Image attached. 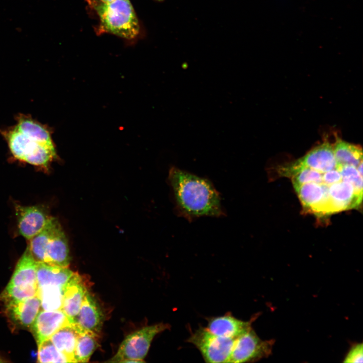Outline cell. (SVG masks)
<instances>
[{
    "label": "cell",
    "instance_id": "cell-1",
    "mask_svg": "<svg viewBox=\"0 0 363 363\" xmlns=\"http://www.w3.org/2000/svg\"><path fill=\"white\" fill-rule=\"evenodd\" d=\"M168 178L178 216L192 221L200 217L225 215L220 194L207 178L175 166L170 168Z\"/></svg>",
    "mask_w": 363,
    "mask_h": 363
},
{
    "label": "cell",
    "instance_id": "cell-2",
    "mask_svg": "<svg viewBox=\"0 0 363 363\" xmlns=\"http://www.w3.org/2000/svg\"><path fill=\"white\" fill-rule=\"evenodd\" d=\"M86 1L99 18L97 33H111L127 39H134L139 34V21L130 0H114L109 3Z\"/></svg>",
    "mask_w": 363,
    "mask_h": 363
},
{
    "label": "cell",
    "instance_id": "cell-3",
    "mask_svg": "<svg viewBox=\"0 0 363 363\" xmlns=\"http://www.w3.org/2000/svg\"><path fill=\"white\" fill-rule=\"evenodd\" d=\"M29 241L27 248L37 262L68 267L71 258L68 240L56 218L50 217L44 228Z\"/></svg>",
    "mask_w": 363,
    "mask_h": 363
},
{
    "label": "cell",
    "instance_id": "cell-4",
    "mask_svg": "<svg viewBox=\"0 0 363 363\" xmlns=\"http://www.w3.org/2000/svg\"><path fill=\"white\" fill-rule=\"evenodd\" d=\"M13 156L17 160L47 169L57 158L53 142L26 134L14 125L0 130Z\"/></svg>",
    "mask_w": 363,
    "mask_h": 363
},
{
    "label": "cell",
    "instance_id": "cell-5",
    "mask_svg": "<svg viewBox=\"0 0 363 363\" xmlns=\"http://www.w3.org/2000/svg\"><path fill=\"white\" fill-rule=\"evenodd\" d=\"M167 323H160L144 327L126 337L116 353L106 362H143L151 343L158 334L169 329Z\"/></svg>",
    "mask_w": 363,
    "mask_h": 363
},
{
    "label": "cell",
    "instance_id": "cell-6",
    "mask_svg": "<svg viewBox=\"0 0 363 363\" xmlns=\"http://www.w3.org/2000/svg\"><path fill=\"white\" fill-rule=\"evenodd\" d=\"M235 339L215 335L206 327H200L187 341L200 351L205 362L221 363L229 362Z\"/></svg>",
    "mask_w": 363,
    "mask_h": 363
},
{
    "label": "cell",
    "instance_id": "cell-7",
    "mask_svg": "<svg viewBox=\"0 0 363 363\" xmlns=\"http://www.w3.org/2000/svg\"><path fill=\"white\" fill-rule=\"evenodd\" d=\"M270 341L261 339L252 327L235 339L229 362H253L269 355Z\"/></svg>",
    "mask_w": 363,
    "mask_h": 363
},
{
    "label": "cell",
    "instance_id": "cell-8",
    "mask_svg": "<svg viewBox=\"0 0 363 363\" xmlns=\"http://www.w3.org/2000/svg\"><path fill=\"white\" fill-rule=\"evenodd\" d=\"M3 305L5 316L13 327L29 330L41 309L40 300L37 295Z\"/></svg>",
    "mask_w": 363,
    "mask_h": 363
},
{
    "label": "cell",
    "instance_id": "cell-9",
    "mask_svg": "<svg viewBox=\"0 0 363 363\" xmlns=\"http://www.w3.org/2000/svg\"><path fill=\"white\" fill-rule=\"evenodd\" d=\"M16 212L19 233L28 240L44 228L50 217L40 206L16 205Z\"/></svg>",
    "mask_w": 363,
    "mask_h": 363
},
{
    "label": "cell",
    "instance_id": "cell-10",
    "mask_svg": "<svg viewBox=\"0 0 363 363\" xmlns=\"http://www.w3.org/2000/svg\"><path fill=\"white\" fill-rule=\"evenodd\" d=\"M62 310H40L35 319L30 330L32 332L37 345L49 339L59 329L69 323Z\"/></svg>",
    "mask_w": 363,
    "mask_h": 363
},
{
    "label": "cell",
    "instance_id": "cell-11",
    "mask_svg": "<svg viewBox=\"0 0 363 363\" xmlns=\"http://www.w3.org/2000/svg\"><path fill=\"white\" fill-rule=\"evenodd\" d=\"M85 282L79 274L74 273L64 287L62 310L70 323L75 322L84 296L88 290Z\"/></svg>",
    "mask_w": 363,
    "mask_h": 363
},
{
    "label": "cell",
    "instance_id": "cell-12",
    "mask_svg": "<svg viewBox=\"0 0 363 363\" xmlns=\"http://www.w3.org/2000/svg\"><path fill=\"white\" fill-rule=\"evenodd\" d=\"M103 321L102 311L88 290L74 323L80 332H89L99 336Z\"/></svg>",
    "mask_w": 363,
    "mask_h": 363
},
{
    "label": "cell",
    "instance_id": "cell-13",
    "mask_svg": "<svg viewBox=\"0 0 363 363\" xmlns=\"http://www.w3.org/2000/svg\"><path fill=\"white\" fill-rule=\"evenodd\" d=\"M252 322L238 319L230 313L210 318L206 328L212 334L223 337L235 339L251 327Z\"/></svg>",
    "mask_w": 363,
    "mask_h": 363
},
{
    "label": "cell",
    "instance_id": "cell-14",
    "mask_svg": "<svg viewBox=\"0 0 363 363\" xmlns=\"http://www.w3.org/2000/svg\"><path fill=\"white\" fill-rule=\"evenodd\" d=\"M295 162L321 172L331 170L337 166L333 146L327 141L316 147Z\"/></svg>",
    "mask_w": 363,
    "mask_h": 363
},
{
    "label": "cell",
    "instance_id": "cell-15",
    "mask_svg": "<svg viewBox=\"0 0 363 363\" xmlns=\"http://www.w3.org/2000/svg\"><path fill=\"white\" fill-rule=\"evenodd\" d=\"M36 268L37 262L27 247L18 262L8 285L22 287L38 286Z\"/></svg>",
    "mask_w": 363,
    "mask_h": 363
},
{
    "label": "cell",
    "instance_id": "cell-16",
    "mask_svg": "<svg viewBox=\"0 0 363 363\" xmlns=\"http://www.w3.org/2000/svg\"><path fill=\"white\" fill-rule=\"evenodd\" d=\"M74 273L68 267L51 266L45 263L37 262L38 287L47 285L64 287Z\"/></svg>",
    "mask_w": 363,
    "mask_h": 363
},
{
    "label": "cell",
    "instance_id": "cell-17",
    "mask_svg": "<svg viewBox=\"0 0 363 363\" xmlns=\"http://www.w3.org/2000/svg\"><path fill=\"white\" fill-rule=\"evenodd\" d=\"M79 332L74 323L69 322L59 329L49 339L71 362H75L74 351Z\"/></svg>",
    "mask_w": 363,
    "mask_h": 363
},
{
    "label": "cell",
    "instance_id": "cell-18",
    "mask_svg": "<svg viewBox=\"0 0 363 363\" xmlns=\"http://www.w3.org/2000/svg\"><path fill=\"white\" fill-rule=\"evenodd\" d=\"M337 163L340 165H352L357 167L362 162V151L359 146L337 138L333 145Z\"/></svg>",
    "mask_w": 363,
    "mask_h": 363
},
{
    "label": "cell",
    "instance_id": "cell-19",
    "mask_svg": "<svg viewBox=\"0 0 363 363\" xmlns=\"http://www.w3.org/2000/svg\"><path fill=\"white\" fill-rule=\"evenodd\" d=\"M99 336L89 332H79L74 351L75 362H87L99 346Z\"/></svg>",
    "mask_w": 363,
    "mask_h": 363
},
{
    "label": "cell",
    "instance_id": "cell-20",
    "mask_svg": "<svg viewBox=\"0 0 363 363\" xmlns=\"http://www.w3.org/2000/svg\"><path fill=\"white\" fill-rule=\"evenodd\" d=\"M64 287L47 285L38 287L37 295L40 300L41 309L45 311L62 310Z\"/></svg>",
    "mask_w": 363,
    "mask_h": 363
},
{
    "label": "cell",
    "instance_id": "cell-21",
    "mask_svg": "<svg viewBox=\"0 0 363 363\" xmlns=\"http://www.w3.org/2000/svg\"><path fill=\"white\" fill-rule=\"evenodd\" d=\"M37 362H71L64 353L59 351L50 340L47 339L38 344Z\"/></svg>",
    "mask_w": 363,
    "mask_h": 363
},
{
    "label": "cell",
    "instance_id": "cell-22",
    "mask_svg": "<svg viewBox=\"0 0 363 363\" xmlns=\"http://www.w3.org/2000/svg\"><path fill=\"white\" fill-rule=\"evenodd\" d=\"M38 286L19 287L7 285L0 294V301L5 303L30 298L37 295Z\"/></svg>",
    "mask_w": 363,
    "mask_h": 363
},
{
    "label": "cell",
    "instance_id": "cell-23",
    "mask_svg": "<svg viewBox=\"0 0 363 363\" xmlns=\"http://www.w3.org/2000/svg\"><path fill=\"white\" fill-rule=\"evenodd\" d=\"M363 361L362 343H358L350 349L346 356L344 362H362Z\"/></svg>",
    "mask_w": 363,
    "mask_h": 363
},
{
    "label": "cell",
    "instance_id": "cell-24",
    "mask_svg": "<svg viewBox=\"0 0 363 363\" xmlns=\"http://www.w3.org/2000/svg\"><path fill=\"white\" fill-rule=\"evenodd\" d=\"M100 1L103 2V3H109L110 2H112L114 0H99Z\"/></svg>",
    "mask_w": 363,
    "mask_h": 363
},
{
    "label": "cell",
    "instance_id": "cell-25",
    "mask_svg": "<svg viewBox=\"0 0 363 363\" xmlns=\"http://www.w3.org/2000/svg\"><path fill=\"white\" fill-rule=\"evenodd\" d=\"M156 1H159V2H162V1H164V0H156Z\"/></svg>",
    "mask_w": 363,
    "mask_h": 363
},
{
    "label": "cell",
    "instance_id": "cell-26",
    "mask_svg": "<svg viewBox=\"0 0 363 363\" xmlns=\"http://www.w3.org/2000/svg\"><path fill=\"white\" fill-rule=\"evenodd\" d=\"M2 361H1V360H0V362H2Z\"/></svg>",
    "mask_w": 363,
    "mask_h": 363
}]
</instances>
